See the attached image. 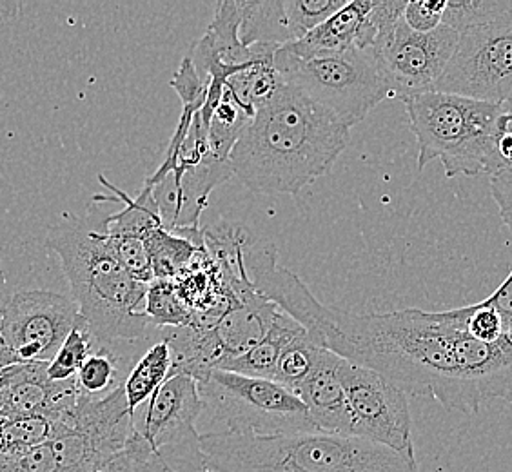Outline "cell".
Wrapping results in <instances>:
<instances>
[{"label": "cell", "instance_id": "6da1fadb", "mask_svg": "<svg viewBox=\"0 0 512 472\" xmlns=\"http://www.w3.org/2000/svg\"><path fill=\"white\" fill-rule=\"evenodd\" d=\"M256 291L302 325L316 345L362 365L411 396H433L449 411L474 414L483 402L512 394V344L469 335L463 307L427 313H351L325 305L278 264L276 247L247 256Z\"/></svg>", "mask_w": 512, "mask_h": 472}, {"label": "cell", "instance_id": "7a4b0ae2", "mask_svg": "<svg viewBox=\"0 0 512 472\" xmlns=\"http://www.w3.org/2000/svg\"><path fill=\"white\" fill-rule=\"evenodd\" d=\"M351 131L300 89L280 84L231 151L233 175L260 195H298L344 153Z\"/></svg>", "mask_w": 512, "mask_h": 472}, {"label": "cell", "instance_id": "3957f363", "mask_svg": "<svg viewBox=\"0 0 512 472\" xmlns=\"http://www.w3.org/2000/svg\"><path fill=\"white\" fill-rule=\"evenodd\" d=\"M106 218L66 215L51 227L46 246L59 256L73 302L95 342L120 344L137 340L148 329V286L120 264Z\"/></svg>", "mask_w": 512, "mask_h": 472}, {"label": "cell", "instance_id": "277c9868", "mask_svg": "<svg viewBox=\"0 0 512 472\" xmlns=\"http://www.w3.org/2000/svg\"><path fill=\"white\" fill-rule=\"evenodd\" d=\"M207 472H418L414 454L356 436L313 433L200 434Z\"/></svg>", "mask_w": 512, "mask_h": 472}, {"label": "cell", "instance_id": "5b68a950", "mask_svg": "<svg viewBox=\"0 0 512 472\" xmlns=\"http://www.w3.org/2000/svg\"><path fill=\"white\" fill-rule=\"evenodd\" d=\"M411 129L418 142V169L440 160L445 175L493 177L505 168L498 142L507 129L502 106L429 91L405 100Z\"/></svg>", "mask_w": 512, "mask_h": 472}, {"label": "cell", "instance_id": "8992f818", "mask_svg": "<svg viewBox=\"0 0 512 472\" xmlns=\"http://www.w3.org/2000/svg\"><path fill=\"white\" fill-rule=\"evenodd\" d=\"M278 77L351 129L389 99L371 50L296 57L284 46L273 59Z\"/></svg>", "mask_w": 512, "mask_h": 472}, {"label": "cell", "instance_id": "52a82bcc", "mask_svg": "<svg viewBox=\"0 0 512 472\" xmlns=\"http://www.w3.org/2000/svg\"><path fill=\"white\" fill-rule=\"evenodd\" d=\"M198 393L209 422L222 425L220 431L258 436L316 431L304 402L271 380L215 369L198 382Z\"/></svg>", "mask_w": 512, "mask_h": 472}, {"label": "cell", "instance_id": "ba28073f", "mask_svg": "<svg viewBox=\"0 0 512 472\" xmlns=\"http://www.w3.org/2000/svg\"><path fill=\"white\" fill-rule=\"evenodd\" d=\"M204 404L198 382L188 374H175L151 396L135 416L137 433L148 442L166 472L206 471L197 431Z\"/></svg>", "mask_w": 512, "mask_h": 472}, {"label": "cell", "instance_id": "9c48e42d", "mask_svg": "<svg viewBox=\"0 0 512 472\" xmlns=\"http://www.w3.org/2000/svg\"><path fill=\"white\" fill-rule=\"evenodd\" d=\"M434 91L502 106L512 93V11L460 33Z\"/></svg>", "mask_w": 512, "mask_h": 472}, {"label": "cell", "instance_id": "30bf717a", "mask_svg": "<svg viewBox=\"0 0 512 472\" xmlns=\"http://www.w3.org/2000/svg\"><path fill=\"white\" fill-rule=\"evenodd\" d=\"M460 33L440 26L431 33H416L402 19L378 35L371 51L382 73L389 99H413L434 91L449 60L453 59Z\"/></svg>", "mask_w": 512, "mask_h": 472}, {"label": "cell", "instance_id": "8fae6325", "mask_svg": "<svg viewBox=\"0 0 512 472\" xmlns=\"http://www.w3.org/2000/svg\"><path fill=\"white\" fill-rule=\"evenodd\" d=\"M80 322L73 298L53 291H19L0 304V333L15 365L50 364Z\"/></svg>", "mask_w": 512, "mask_h": 472}, {"label": "cell", "instance_id": "7c38bea8", "mask_svg": "<svg viewBox=\"0 0 512 472\" xmlns=\"http://www.w3.org/2000/svg\"><path fill=\"white\" fill-rule=\"evenodd\" d=\"M338 374L349 404L353 436L393 449L414 454L411 411L407 394L362 365L340 360Z\"/></svg>", "mask_w": 512, "mask_h": 472}, {"label": "cell", "instance_id": "4fadbf2b", "mask_svg": "<svg viewBox=\"0 0 512 472\" xmlns=\"http://www.w3.org/2000/svg\"><path fill=\"white\" fill-rule=\"evenodd\" d=\"M46 367L44 362L11 365L0 373V418L44 414L55 420L77 404L75 378L51 382Z\"/></svg>", "mask_w": 512, "mask_h": 472}, {"label": "cell", "instance_id": "5bb4252c", "mask_svg": "<svg viewBox=\"0 0 512 472\" xmlns=\"http://www.w3.org/2000/svg\"><path fill=\"white\" fill-rule=\"evenodd\" d=\"M376 0H349L342 10L324 20L306 37L284 48L296 57L333 55L353 50H371L378 37L375 20Z\"/></svg>", "mask_w": 512, "mask_h": 472}, {"label": "cell", "instance_id": "9a60e30c", "mask_svg": "<svg viewBox=\"0 0 512 472\" xmlns=\"http://www.w3.org/2000/svg\"><path fill=\"white\" fill-rule=\"evenodd\" d=\"M340 356L324 349L315 369L307 376L295 394L304 402L316 431L353 436V422L344 385L338 374Z\"/></svg>", "mask_w": 512, "mask_h": 472}, {"label": "cell", "instance_id": "2e32d148", "mask_svg": "<svg viewBox=\"0 0 512 472\" xmlns=\"http://www.w3.org/2000/svg\"><path fill=\"white\" fill-rule=\"evenodd\" d=\"M278 315L280 307L260 295L253 284L242 291L237 304L231 305L213 325L218 344L224 351V360L244 354L258 344L269 333Z\"/></svg>", "mask_w": 512, "mask_h": 472}, {"label": "cell", "instance_id": "e0dca14e", "mask_svg": "<svg viewBox=\"0 0 512 472\" xmlns=\"http://www.w3.org/2000/svg\"><path fill=\"white\" fill-rule=\"evenodd\" d=\"M238 10V37L247 48L253 44H271L282 48L302 39L291 10V0H242L238 2Z\"/></svg>", "mask_w": 512, "mask_h": 472}, {"label": "cell", "instance_id": "ac0fdd59", "mask_svg": "<svg viewBox=\"0 0 512 472\" xmlns=\"http://www.w3.org/2000/svg\"><path fill=\"white\" fill-rule=\"evenodd\" d=\"M300 331H302V325L280 309V315L276 318L275 324L258 344L253 345L244 354L227 358L218 369L229 371V373L244 374L251 378H264V380L273 382L276 362L280 358L282 349Z\"/></svg>", "mask_w": 512, "mask_h": 472}, {"label": "cell", "instance_id": "d6986e66", "mask_svg": "<svg viewBox=\"0 0 512 472\" xmlns=\"http://www.w3.org/2000/svg\"><path fill=\"white\" fill-rule=\"evenodd\" d=\"M171 367H173V356L169 351V345L164 340H160L158 344L149 347L146 354L129 371L126 380L122 382V387L126 393L129 414L133 418L137 414L138 407L142 409L151 400V396L166 384L171 374Z\"/></svg>", "mask_w": 512, "mask_h": 472}, {"label": "cell", "instance_id": "ffe728a7", "mask_svg": "<svg viewBox=\"0 0 512 472\" xmlns=\"http://www.w3.org/2000/svg\"><path fill=\"white\" fill-rule=\"evenodd\" d=\"M149 256L155 280H175L188 269L195 256L204 251L189 242L188 238L158 227L148 238Z\"/></svg>", "mask_w": 512, "mask_h": 472}, {"label": "cell", "instance_id": "44dd1931", "mask_svg": "<svg viewBox=\"0 0 512 472\" xmlns=\"http://www.w3.org/2000/svg\"><path fill=\"white\" fill-rule=\"evenodd\" d=\"M117 344H97L93 353L89 354L86 362L80 367L75 376V384L82 396L91 400H100L104 396L119 389L120 356L113 349Z\"/></svg>", "mask_w": 512, "mask_h": 472}, {"label": "cell", "instance_id": "7402d4cb", "mask_svg": "<svg viewBox=\"0 0 512 472\" xmlns=\"http://www.w3.org/2000/svg\"><path fill=\"white\" fill-rule=\"evenodd\" d=\"M322 351H324V347L316 345L311 340V336L307 335L306 329L302 327V331L298 335L293 336L287 342L286 347L282 349L280 358L276 362L273 382L295 393L296 389L302 385V382L315 369L316 362H318Z\"/></svg>", "mask_w": 512, "mask_h": 472}, {"label": "cell", "instance_id": "603a6c76", "mask_svg": "<svg viewBox=\"0 0 512 472\" xmlns=\"http://www.w3.org/2000/svg\"><path fill=\"white\" fill-rule=\"evenodd\" d=\"M144 315L149 324L166 327H184L193 324V315L178 295L173 280H153L148 286Z\"/></svg>", "mask_w": 512, "mask_h": 472}, {"label": "cell", "instance_id": "cb8c5ba5", "mask_svg": "<svg viewBox=\"0 0 512 472\" xmlns=\"http://www.w3.org/2000/svg\"><path fill=\"white\" fill-rule=\"evenodd\" d=\"M512 0H447L442 24L456 31L473 30L511 13Z\"/></svg>", "mask_w": 512, "mask_h": 472}, {"label": "cell", "instance_id": "d4e9b609", "mask_svg": "<svg viewBox=\"0 0 512 472\" xmlns=\"http://www.w3.org/2000/svg\"><path fill=\"white\" fill-rule=\"evenodd\" d=\"M95 349V338L89 333L88 324L80 322L64 344L60 345L59 351L53 356L46 373L51 382H68L73 380L80 371L82 364L86 362L89 354Z\"/></svg>", "mask_w": 512, "mask_h": 472}, {"label": "cell", "instance_id": "484cf974", "mask_svg": "<svg viewBox=\"0 0 512 472\" xmlns=\"http://www.w3.org/2000/svg\"><path fill=\"white\" fill-rule=\"evenodd\" d=\"M469 335L483 344H496L505 338V322L500 311L483 300L480 304L463 305Z\"/></svg>", "mask_w": 512, "mask_h": 472}, {"label": "cell", "instance_id": "4316f807", "mask_svg": "<svg viewBox=\"0 0 512 472\" xmlns=\"http://www.w3.org/2000/svg\"><path fill=\"white\" fill-rule=\"evenodd\" d=\"M447 0H413L404 11L405 24L416 33H431L442 26Z\"/></svg>", "mask_w": 512, "mask_h": 472}, {"label": "cell", "instance_id": "83f0119b", "mask_svg": "<svg viewBox=\"0 0 512 472\" xmlns=\"http://www.w3.org/2000/svg\"><path fill=\"white\" fill-rule=\"evenodd\" d=\"M491 193L498 204L505 226L512 233V166H505L491 177Z\"/></svg>", "mask_w": 512, "mask_h": 472}, {"label": "cell", "instance_id": "f1b7e54d", "mask_svg": "<svg viewBox=\"0 0 512 472\" xmlns=\"http://www.w3.org/2000/svg\"><path fill=\"white\" fill-rule=\"evenodd\" d=\"M485 300L500 311L503 322H505V338L512 344V271L511 275L505 278L502 286L498 287L493 295Z\"/></svg>", "mask_w": 512, "mask_h": 472}, {"label": "cell", "instance_id": "f546056e", "mask_svg": "<svg viewBox=\"0 0 512 472\" xmlns=\"http://www.w3.org/2000/svg\"><path fill=\"white\" fill-rule=\"evenodd\" d=\"M503 113H505V118H507V131H512V93L511 97L507 99L505 104H502Z\"/></svg>", "mask_w": 512, "mask_h": 472}]
</instances>
